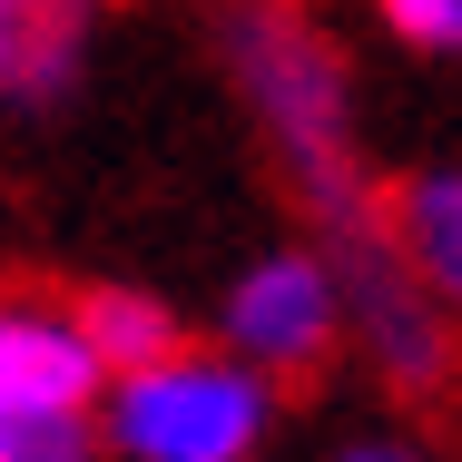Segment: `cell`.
Returning <instances> with one entry per match:
<instances>
[{"label":"cell","mask_w":462,"mask_h":462,"mask_svg":"<svg viewBox=\"0 0 462 462\" xmlns=\"http://www.w3.org/2000/svg\"><path fill=\"white\" fill-rule=\"evenodd\" d=\"M325 266H335V295H345V335L365 345L374 374H393V383H443L453 365V315L423 295V276L403 266V246H393V226L383 217H345V226H325Z\"/></svg>","instance_id":"3"},{"label":"cell","mask_w":462,"mask_h":462,"mask_svg":"<svg viewBox=\"0 0 462 462\" xmlns=\"http://www.w3.org/2000/svg\"><path fill=\"white\" fill-rule=\"evenodd\" d=\"M69 315H79V335H89L98 374L158 365V355H178V345H187V335H178V305H168V295H148V285H89Z\"/></svg>","instance_id":"8"},{"label":"cell","mask_w":462,"mask_h":462,"mask_svg":"<svg viewBox=\"0 0 462 462\" xmlns=\"http://www.w3.org/2000/svg\"><path fill=\"white\" fill-rule=\"evenodd\" d=\"M98 383L108 374H98L69 305L0 295V413H20V423H89Z\"/></svg>","instance_id":"5"},{"label":"cell","mask_w":462,"mask_h":462,"mask_svg":"<svg viewBox=\"0 0 462 462\" xmlns=\"http://www.w3.org/2000/svg\"><path fill=\"white\" fill-rule=\"evenodd\" d=\"M226 69L256 108L276 168L315 207V226L365 217L374 197H365V158H355V69L325 40V20H305L285 0H236L226 10Z\"/></svg>","instance_id":"1"},{"label":"cell","mask_w":462,"mask_h":462,"mask_svg":"<svg viewBox=\"0 0 462 462\" xmlns=\"http://www.w3.org/2000/svg\"><path fill=\"white\" fill-rule=\"evenodd\" d=\"M383 226H393L403 266L423 276V295L462 325V168H413V178L393 187Z\"/></svg>","instance_id":"7"},{"label":"cell","mask_w":462,"mask_h":462,"mask_svg":"<svg viewBox=\"0 0 462 462\" xmlns=\"http://www.w3.org/2000/svg\"><path fill=\"white\" fill-rule=\"evenodd\" d=\"M98 443V423H20L0 413V462H79Z\"/></svg>","instance_id":"10"},{"label":"cell","mask_w":462,"mask_h":462,"mask_svg":"<svg viewBox=\"0 0 462 462\" xmlns=\"http://www.w3.org/2000/svg\"><path fill=\"white\" fill-rule=\"evenodd\" d=\"M383 10V30L403 40V50H423V60H462V0H374Z\"/></svg>","instance_id":"9"},{"label":"cell","mask_w":462,"mask_h":462,"mask_svg":"<svg viewBox=\"0 0 462 462\" xmlns=\"http://www.w3.org/2000/svg\"><path fill=\"white\" fill-rule=\"evenodd\" d=\"M98 0H0V108H60L79 89Z\"/></svg>","instance_id":"6"},{"label":"cell","mask_w":462,"mask_h":462,"mask_svg":"<svg viewBox=\"0 0 462 462\" xmlns=\"http://www.w3.org/2000/svg\"><path fill=\"white\" fill-rule=\"evenodd\" d=\"M345 345V295H335V266L325 246H266L246 256L236 285H226V355L266 374H315Z\"/></svg>","instance_id":"4"},{"label":"cell","mask_w":462,"mask_h":462,"mask_svg":"<svg viewBox=\"0 0 462 462\" xmlns=\"http://www.w3.org/2000/svg\"><path fill=\"white\" fill-rule=\"evenodd\" d=\"M98 443L128 462H246L276 433V374L246 355H158L98 383Z\"/></svg>","instance_id":"2"}]
</instances>
